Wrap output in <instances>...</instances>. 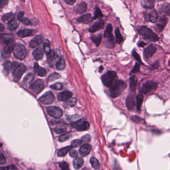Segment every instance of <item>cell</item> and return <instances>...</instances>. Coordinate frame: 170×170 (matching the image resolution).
I'll return each mask as SVG.
<instances>
[{"instance_id":"cell-12","label":"cell","mask_w":170,"mask_h":170,"mask_svg":"<svg viewBox=\"0 0 170 170\" xmlns=\"http://www.w3.org/2000/svg\"><path fill=\"white\" fill-rule=\"evenodd\" d=\"M156 51L157 48L154 44H151L150 45L148 46L147 47L144 49L143 52L144 59L146 60L150 59L152 57V56L154 55Z\"/></svg>"},{"instance_id":"cell-19","label":"cell","mask_w":170,"mask_h":170,"mask_svg":"<svg viewBox=\"0 0 170 170\" xmlns=\"http://www.w3.org/2000/svg\"><path fill=\"white\" fill-rule=\"evenodd\" d=\"M73 93L69 91L63 92L60 93L57 95V98L59 100L62 101H67L72 97Z\"/></svg>"},{"instance_id":"cell-3","label":"cell","mask_w":170,"mask_h":170,"mask_svg":"<svg viewBox=\"0 0 170 170\" xmlns=\"http://www.w3.org/2000/svg\"><path fill=\"white\" fill-rule=\"evenodd\" d=\"M11 70L13 72V80L17 82L20 80L21 76L25 73L26 67L24 64L15 61L13 64Z\"/></svg>"},{"instance_id":"cell-20","label":"cell","mask_w":170,"mask_h":170,"mask_svg":"<svg viewBox=\"0 0 170 170\" xmlns=\"http://www.w3.org/2000/svg\"><path fill=\"white\" fill-rule=\"evenodd\" d=\"M91 146L90 144L85 143L82 145L80 147L79 150V152L80 153V155L82 156H86L90 153V151L91 150Z\"/></svg>"},{"instance_id":"cell-64","label":"cell","mask_w":170,"mask_h":170,"mask_svg":"<svg viewBox=\"0 0 170 170\" xmlns=\"http://www.w3.org/2000/svg\"><path fill=\"white\" fill-rule=\"evenodd\" d=\"M17 170L16 169H12V170Z\"/></svg>"},{"instance_id":"cell-36","label":"cell","mask_w":170,"mask_h":170,"mask_svg":"<svg viewBox=\"0 0 170 170\" xmlns=\"http://www.w3.org/2000/svg\"><path fill=\"white\" fill-rule=\"evenodd\" d=\"M144 100V97L142 94H139L136 97V106L138 111H140L143 102Z\"/></svg>"},{"instance_id":"cell-48","label":"cell","mask_w":170,"mask_h":170,"mask_svg":"<svg viewBox=\"0 0 170 170\" xmlns=\"http://www.w3.org/2000/svg\"><path fill=\"white\" fill-rule=\"evenodd\" d=\"M51 88L54 90H61L62 89L63 87V85L62 84L59 83V82H57L56 84H53V85H51Z\"/></svg>"},{"instance_id":"cell-57","label":"cell","mask_w":170,"mask_h":170,"mask_svg":"<svg viewBox=\"0 0 170 170\" xmlns=\"http://www.w3.org/2000/svg\"><path fill=\"white\" fill-rule=\"evenodd\" d=\"M6 158H5V156L3 155V154H1L0 156V163L1 165L4 164L6 163Z\"/></svg>"},{"instance_id":"cell-32","label":"cell","mask_w":170,"mask_h":170,"mask_svg":"<svg viewBox=\"0 0 170 170\" xmlns=\"http://www.w3.org/2000/svg\"><path fill=\"white\" fill-rule=\"evenodd\" d=\"M76 103H77L76 98H71L69 100L64 103V108H66V109H69L71 107L74 106L76 104Z\"/></svg>"},{"instance_id":"cell-56","label":"cell","mask_w":170,"mask_h":170,"mask_svg":"<svg viewBox=\"0 0 170 170\" xmlns=\"http://www.w3.org/2000/svg\"><path fill=\"white\" fill-rule=\"evenodd\" d=\"M69 155H70V157L76 158V157H77V155H78L77 152L75 150H71L69 152Z\"/></svg>"},{"instance_id":"cell-29","label":"cell","mask_w":170,"mask_h":170,"mask_svg":"<svg viewBox=\"0 0 170 170\" xmlns=\"http://www.w3.org/2000/svg\"><path fill=\"white\" fill-rule=\"evenodd\" d=\"M33 56L36 61H39L43 58L44 52L41 48H38L33 52Z\"/></svg>"},{"instance_id":"cell-30","label":"cell","mask_w":170,"mask_h":170,"mask_svg":"<svg viewBox=\"0 0 170 170\" xmlns=\"http://www.w3.org/2000/svg\"><path fill=\"white\" fill-rule=\"evenodd\" d=\"M15 19V15L13 14L10 13L6 14L4 15L2 17V21L5 23H11V21L14 20Z\"/></svg>"},{"instance_id":"cell-24","label":"cell","mask_w":170,"mask_h":170,"mask_svg":"<svg viewBox=\"0 0 170 170\" xmlns=\"http://www.w3.org/2000/svg\"><path fill=\"white\" fill-rule=\"evenodd\" d=\"M93 20V18L92 17L91 15L89 14H87L80 17L77 20V21H79V23H82L84 24H88L89 23L92 22Z\"/></svg>"},{"instance_id":"cell-25","label":"cell","mask_w":170,"mask_h":170,"mask_svg":"<svg viewBox=\"0 0 170 170\" xmlns=\"http://www.w3.org/2000/svg\"><path fill=\"white\" fill-rule=\"evenodd\" d=\"M86 4L84 2H81L75 7V11L77 13L82 14L86 11Z\"/></svg>"},{"instance_id":"cell-50","label":"cell","mask_w":170,"mask_h":170,"mask_svg":"<svg viewBox=\"0 0 170 170\" xmlns=\"http://www.w3.org/2000/svg\"><path fill=\"white\" fill-rule=\"evenodd\" d=\"M132 56L134 59H135L136 61H137L139 64H143V63L142 61H141L140 56H139V54H138L136 52V51H133Z\"/></svg>"},{"instance_id":"cell-15","label":"cell","mask_w":170,"mask_h":170,"mask_svg":"<svg viewBox=\"0 0 170 170\" xmlns=\"http://www.w3.org/2000/svg\"><path fill=\"white\" fill-rule=\"evenodd\" d=\"M104 26V22L102 20H98L95 22L91 26L89 29V31L91 33H95L96 31L102 29Z\"/></svg>"},{"instance_id":"cell-60","label":"cell","mask_w":170,"mask_h":170,"mask_svg":"<svg viewBox=\"0 0 170 170\" xmlns=\"http://www.w3.org/2000/svg\"><path fill=\"white\" fill-rule=\"evenodd\" d=\"M8 1H1V7H3L4 6H5V5L7 4V3H8Z\"/></svg>"},{"instance_id":"cell-38","label":"cell","mask_w":170,"mask_h":170,"mask_svg":"<svg viewBox=\"0 0 170 170\" xmlns=\"http://www.w3.org/2000/svg\"><path fill=\"white\" fill-rule=\"evenodd\" d=\"M72 148L71 146H69L63 148L62 149H61L57 153V155L59 157H62L66 155L67 154L68 152H69L70 150H71Z\"/></svg>"},{"instance_id":"cell-16","label":"cell","mask_w":170,"mask_h":170,"mask_svg":"<svg viewBox=\"0 0 170 170\" xmlns=\"http://www.w3.org/2000/svg\"><path fill=\"white\" fill-rule=\"evenodd\" d=\"M44 39V36L42 34L37 35L30 42V47L31 48H36L41 44Z\"/></svg>"},{"instance_id":"cell-55","label":"cell","mask_w":170,"mask_h":170,"mask_svg":"<svg viewBox=\"0 0 170 170\" xmlns=\"http://www.w3.org/2000/svg\"><path fill=\"white\" fill-rule=\"evenodd\" d=\"M60 56H61V51H59V49H56L54 51V57L55 59H57V58H59L60 59Z\"/></svg>"},{"instance_id":"cell-44","label":"cell","mask_w":170,"mask_h":170,"mask_svg":"<svg viewBox=\"0 0 170 170\" xmlns=\"http://www.w3.org/2000/svg\"><path fill=\"white\" fill-rule=\"evenodd\" d=\"M162 11L165 13L167 15L170 16V4H164L162 5L160 8Z\"/></svg>"},{"instance_id":"cell-27","label":"cell","mask_w":170,"mask_h":170,"mask_svg":"<svg viewBox=\"0 0 170 170\" xmlns=\"http://www.w3.org/2000/svg\"><path fill=\"white\" fill-rule=\"evenodd\" d=\"M24 15H25V13L24 11H20L17 15L18 19L24 25H26V26L31 25V22L28 19L24 16Z\"/></svg>"},{"instance_id":"cell-26","label":"cell","mask_w":170,"mask_h":170,"mask_svg":"<svg viewBox=\"0 0 170 170\" xmlns=\"http://www.w3.org/2000/svg\"><path fill=\"white\" fill-rule=\"evenodd\" d=\"M34 69L36 72L39 76L44 77V76H46V74H47L46 69L43 67L39 66L37 63L34 64Z\"/></svg>"},{"instance_id":"cell-40","label":"cell","mask_w":170,"mask_h":170,"mask_svg":"<svg viewBox=\"0 0 170 170\" xmlns=\"http://www.w3.org/2000/svg\"><path fill=\"white\" fill-rule=\"evenodd\" d=\"M115 34L116 43L118 44H120L123 41V38L118 28H116V30L115 31Z\"/></svg>"},{"instance_id":"cell-13","label":"cell","mask_w":170,"mask_h":170,"mask_svg":"<svg viewBox=\"0 0 170 170\" xmlns=\"http://www.w3.org/2000/svg\"><path fill=\"white\" fill-rule=\"evenodd\" d=\"M44 82L41 79H38L31 86L33 91L36 93H40L44 89Z\"/></svg>"},{"instance_id":"cell-14","label":"cell","mask_w":170,"mask_h":170,"mask_svg":"<svg viewBox=\"0 0 170 170\" xmlns=\"http://www.w3.org/2000/svg\"><path fill=\"white\" fill-rule=\"evenodd\" d=\"M167 23H168V19L166 16L161 17L155 26V29L156 31H158L159 33L163 31L164 29L167 25Z\"/></svg>"},{"instance_id":"cell-2","label":"cell","mask_w":170,"mask_h":170,"mask_svg":"<svg viewBox=\"0 0 170 170\" xmlns=\"http://www.w3.org/2000/svg\"><path fill=\"white\" fill-rule=\"evenodd\" d=\"M127 87V84L122 80H116L110 89V95L112 98H116L121 95Z\"/></svg>"},{"instance_id":"cell-63","label":"cell","mask_w":170,"mask_h":170,"mask_svg":"<svg viewBox=\"0 0 170 170\" xmlns=\"http://www.w3.org/2000/svg\"><path fill=\"white\" fill-rule=\"evenodd\" d=\"M103 68L102 66H100V69H99V72H101L103 70Z\"/></svg>"},{"instance_id":"cell-33","label":"cell","mask_w":170,"mask_h":170,"mask_svg":"<svg viewBox=\"0 0 170 170\" xmlns=\"http://www.w3.org/2000/svg\"><path fill=\"white\" fill-rule=\"evenodd\" d=\"M84 164V160L82 158H76L73 162L74 168L79 169Z\"/></svg>"},{"instance_id":"cell-34","label":"cell","mask_w":170,"mask_h":170,"mask_svg":"<svg viewBox=\"0 0 170 170\" xmlns=\"http://www.w3.org/2000/svg\"><path fill=\"white\" fill-rule=\"evenodd\" d=\"M12 65L13 64L9 61H6L4 63V74L5 75L7 76L10 72L11 69H12Z\"/></svg>"},{"instance_id":"cell-62","label":"cell","mask_w":170,"mask_h":170,"mask_svg":"<svg viewBox=\"0 0 170 170\" xmlns=\"http://www.w3.org/2000/svg\"><path fill=\"white\" fill-rule=\"evenodd\" d=\"M9 169H10V167H1V170H9Z\"/></svg>"},{"instance_id":"cell-7","label":"cell","mask_w":170,"mask_h":170,"mask_svg":"<svg viewBox=\"0 0 170 170\" xmlns=\"http://www.w3.org/2000/svg\"><path fill=\"white\" fill-rule=\"evenodd\" d=\"M71 125L79 131H86L89 128V123L84 119L72 123Z\"/></svg>"},{"instance_id":"cell-1","label":"cell","mask_w":170,"mask_h":170,"mask_svg":"<svg viewBox=\"0 0 170 170\" xmlns=\"http://www.w3.org/2000/svg\"><path fill=\"white\" fill-rule=\"evenodd\" d=\"M138 31L139 34H140L144 39L148 41L156 42L159 41V38L153 32L152 30L146 26H141L138 29Z\"/></svg>"},{"instance_id":"cell-18","label":"cell","mask_w":170,"mask_h":170,"mask_svg":"<svg viewBox=\"0 0 170 170\" xmlns=\"http://www.w3.org/2000/svg\"><path fill=\"white\" fill-rule=\"evenodd\" d=\"M126 106L129 110L133 109L135 106V100L134 94H130L126 99Z\"/></svg>"},{"instance_id":"cell-37","label":"cell","mask_w":170,"mask_h":170,"mask_svg":"<svg viewBox=\"0 0 170 170\" xmlns=\"http://www.w3.org/2000/svg\"><path fill=\"white\" fill-rule=\"evenodd\" d=\"M44 47V50L47 56H49L51 54V46H50V43L48 40H46L44 43L43 45Z\"/></svg>"},{"instance_id":"cell-47","label":"cell","mask_w":170,"mask_h":170,"mask_svg":"<svg viewBox=\"0 0 170 170\" xmlns=\"http://www.w3.org/2000/svg\"><path fill=\"white\" fill-rule=\"evenodd\" d=\"M61 77V75L58 73H54V74H51L50 76H49V78H48V81L51 82L52 81H54V80H56V79H59Z\"/></svg>"},{"instance_id":"cell-53","label":"cell","mask_w":170,"mask_h":170,"mask_svg":"<svg viewBox=\"0 0 170 170\" xmlns=\"http://www.w3.org/2000/svg\"><path fill=\"white\" fill-rule=\"evenodd\" d=\"M59 167L62 170H69V165L66 162H62L59 163Z\"/></svg>"},{"instance_id":"cell-17","label":"cell","mask_w":170,"mask_h":170,"mask_svg":"<svg viewBox=\"0 0 170 170\" xmlns=\"http://www.w3.org/2000/svg\"><path fill=\"white\" fill-rule=\"evenodd\" d=\"M1 41L5 45H12L14 41V39L11 34H1Z\"/></svg>"},{"instance_id":"cell-22","label":"cell","mask_w":170,"mask_h":170,"mask_svg":"<svg viewBox=\"0 0 170 170\" xmlns=\"http://www.w3.org/2000/svg\"><path fill=\"white\" fill-rule=\"evenodd\" d=\"M35 31L33 30H23L20 31L17 33V35L21 38H26L33 36L35 34Z\"/></svg>"},{"instance_id":"cell-4","label":"cell","mask_w":170,"mask_h":170,"mask_svg":"<svg viewBox=\"0 0 170 170\" xmlns=\"http://www.w3.org/2000/svg\"><path fill=\"white\" fill-rule=\"evenodd\" d=\"M117 79V74L115 71H109L102 76L101 80L105 86L111 88L116 82Z\"/></svg>"},{"instance_id":"cell-28","label":"cell","mask_w":170,"mask_h":170,"mask_svg":"<svg viewBox=\"0 0 170 170\" xmlns=\"http://www.w3.org/2000/svg\"><path fill=\"white\" fill-rule=\"evenodd\" d=\"M13 45H5L2 51V56L4 57H8L9 56L11 51H13Z\"/></svg>"},{"instance_id":"cell-52","label":"cell","mask_w":170,"mask_h":170,"mask_svg":"<svg viewBox=\"0 0 170 170\" xmlns=\"http://www.w3.org/2000/svg\"><path fill=\"white\" fill-rule=\"evenodd\" d=\"M140 64L139 63H136L135 64V65L134 66L132 70H131L130 74H135V73L139 72V70H140Z\"/></svg>"},{"instance_id":"cell-61","label":"cell","mask_w":170,"mask_h":170,"mask_svg":"<svg viewBox=\"0 0 170 170\" xmlns=\"http://www.w3.org/2000/svg\"><path fill=\"white\" fill-rule=\"evenodd\" d=\"M0 30H1V31H3L5 30V28H4V26H3V24H1Z\"/></svg>"},{"instance_id":"cell-41","label":"cell","mask_w":170,"mask_h":170,"mask_svg":"<svg viewBox=\"0 0 170 170\" xmlns=\"http://www.w3.org/2000/svg\"><path fill=\"white\" fill-rule=\"evenodd\" d=\"M19 26V23L16 20H14L13 21H11V23L8 24L7 27H8L9 30L13 31V30H15L17 29Z\"/></svg>"},{"instance_id":"cell-42","label":"cell","mask_w":170,"mask_h":170,"mask_svg":"<svg viewBox=\"0 0 170 170\" xmlns=\"http://www.w3.org/2000/svg\"><path fill=\"white\" fill-rule=\"evenodd\" d=\"M92 41L93 43L95 44L97 46L100 45L101 42L102 36L101 34H97L96 36H94L91 38Z\"/></svg>"},{"instance_id":"cell-31","label":"cell","mask_w":170,"mask_h":170,"mask_svg":"<svg viewBox=\"0 0 170 170\" xmlns=\"http://www.w3.org/2000/svg\"><path fill=\"white\" fill-rule=\"evenodd\" d=\"M141 6L144 8L152 9L154 7V2L150 0H144L141 2Z\"/></svg>"},{"instance_id":"cell-6","label":"cell","mask_w":170,"mask_h":170,"mask_svg":"<svg viewBox=\"0 0 170 170\" xmlns=\"http://www.w3.org/2000/svg\"><path fill=\"white\" fill-rule=\"evenodd\" d=\"M112 26L111 24H109L107 26L104 34V37L106 38L109 47L114 48L115 46L114 38L112 34Z\"/></svg>"},{"instance_id":"cell-45","label":"cell","mask_w":170,"mask_h":170,"mask_svg":"<svg viewBox=\"0 0 170 170\" xmlns=\"http://www.w3.org/2000/svg\"><path fill=\"white\" fill-rule=\"evenodd\" d=\"M102 16H103V14H102L101 11L100 10V9L98 7H96L95 9L94 16L93 17V20H96L97 19L102 18Z\"/></svg>"},{"instance_id":"cell-58","label":"cell","mask_w":170,"mask_h":170,"mask_svg":"<svg viewBox=\"0 0 170 170\" xmlns=\"http://www.w3.org/2000/svg\"><path fill=\"white\" fill-rule=\"evenodd\" d=\"M64 2L69 5H74L76 2L75 0H64Z\"/></svg>"},{"instance_id":"cell-49","label":"cell","mask_w":170,"mask_h":170,"mask_svg":"<svg viewBox=\"0 0 170 170\" xmlns=\"http://www.w3.org/2000/svg\"><path fill=\"white\" fill-rule=\"evenodd\" d=\"M131 120L134 122L136 123H141L142 122L143 120L142 118L137 115H133V116H131Z\"/></svg>"},{"instance_id":"cell-54","label":"cell","mask_w":170,"mask_h":170,"mask_svg":"<svg viewBox=\"0 0 170 170\" xmlns=\"http://www.w3.org/2000/svg\"><path fill=\"white\" fill-rule=\"evenodd\" d=\"M81 140L82 142H90V140H91V136H90L89 135V134H87V135H85L84 136H83V137H82Z\"/></svg>"},{"instance_id":"cell-35","label":"cell","mask_w":170,"mask_h":170,"mask_svg":"<svg viewBox=\"0 0 170 170\" xmlns=\"http://www.w3.org/2000/svg\"><path fill=\"white\" fill-rule=\"evenodd\" d=\"M66 64L65 60L62 57L59 59L56 64V69L58 70H63L66 67Z\"/></svg>"},{"instance_id":"cell-8","label":"cell","mask_w":170,"mask_h":170,"mask_svg":"<svg viewBox=\"0 0 170 170\" xmlns=\"http://www.w3.org/2000/svg\"><path fill=\"white\" fill-rule=\"evenodd\" d=\"M144 18L147 21L156 23L158 20V14L154 9L146 10L144 13Z\"/></svg>"},{"instance_id":"cell-46","label":"cell","mask_w":170,"mask_h":170,"mask_svg":"<svg viewBox=\"0 0 170 170\" xmlns=\"http://www.w3.org/2000/svg\"><path fill=\"white\" fill-rule=\"evenodd\" d=\"M71 136H72V135L71 134V133H67L66 134H63L59 137V140L60 142H64V141H66L68 139H69Z\"/></svg>"},{"instance_id":"cell-43","label":"cell","mask_w":170,"mask_h":170,"mask_svg":"<svg viewBox=\"0 0 170 170\" xmlns=\"http://www.w3.org/2000/svg\"><path fill=\"white\" fill-rule=\"evenodd\" d=\"M66 130V128L64 125H59L56 126L54 129V132L57 134H61L65 132Z\"/></svg>"},{"instance_id":"cell-10","label":"cell","mask_w":170,"mask_h":170,"mask_svg":"<svg viewBox=\"0 0 170 170\" xmlns=\"http://www.w3.org/2000/svg\"><path fill=\"white\" fill-rule=\"evenodd\" d=\"M54 96L51 91L46 92L39 98V101L44 104L49 105L54 101Z\"/></svg>"},{"instance_id":"cell-21","label":"cell","mask_w":170,"mask_h":170,"mask_svg":"<svg viewBox=\"0 0 170 170\" xmlns=\"http://www.w3.org/2000/svg\"><path fill=\"white\" fill-rule=\"evenodd\" d=\"M138 79L135 75H132L130 78V90L132 92L136 91L137 87Z\"/></svg>"},{"instance_id":"cell-39","label":"cell","mask_w":170,"mask_h":170,"mask_svg":"<svg viewBox=\"0 0 170 170\" xmlns=\"http://www.w3.org/2000/svg\"><path fill=\"white\" fill-rule=\"evenodd\" d=\"M90 162L93 168L98 170L100 168V164L98 162V160L95 157H91L90 159Z\"/></svg>"},{"instance_id":"cell-23","label":"cell","mask_w":170,"mask_h":170,"mask_svg":"<svg viewBox=\"0 0 170 170\" xmlns=\"http://www.w3.org/2000/svg\"><path fill=\"white\" fill-rule=\"evenodd\" d=\"M34 75L33 74H29L26 76L23 80V84L26 87L31 86V83L34 79Z\"/></svg>"},{"instance_id":"cell-51","label":"cell","mask_w":170,"mask_h":170,"mask_svg":"<svg viewBox=\"0 0 170 170\" xmlns=\"http://www.w3.org/2000/svg\"><path fill=\"white\" fill-rule=\"evenodd\" d=\"M82 143V142L81 140H79V139L74 140L71 142V146L74 147H77L81 144Z\"/></svg>"},{"instance_id":"cell-9","label":"cell","mask_w":170,"mask_h":170,"mask_svg":"<svg viewBox=\"0 0 170 170\" xmlns=\"http://www.w3.org/2000/svg\"><path fill=\"white\" fill-rule=\"evenodd\" d=\"M158 87V84L153 81H147L143 85L141 89V92L143 94H147L152 90H155Z\"/></svg>"},{"instance_id":"cell-59","label":"cell","mask_w":170,"mask_h":170,"mask_svg":"<svg viewBox=\"0 0 170 170\" xmlns=\"http://www.w3.org/2000/svg\"><path fill=\"white\" fill-rule=\"evenodd\" d=\"M146 45V43H145L143 41H140L138 43V46L139 47H144V46H145Z\"/></svg>"},{"instance_id":"cell-5","label":"cell","mask_w":170,"mask_h":170,"mask_svg":"<svg viewBox=\"0 0 170 170\" xmlns=\"http://www.w3.org/2000/svg\"><path fill=\"white\" fill-rule=\"evenodd\" d=\"M13 51L15 57L20 60H24L28 55V51L25 46L21 44H14Z\"/></svg>"},{"instance_id":"cell-11","label":"cell","mask_w":170,"mask_h":170,"mask_svg":"<svg viewBox=\"0 0 170 170\" xmlns=\"http://www.w3.org/2000/svg\"><path fill=\"white\" fill-rule=\"evenodd\" d=\"M49 114L56 119L61 118L63 115V111L59 107L51 106L47 108Z\"/></svg>"}]
</instances>
